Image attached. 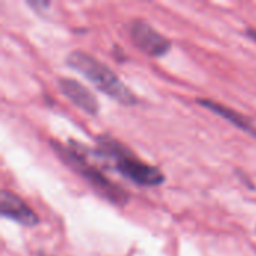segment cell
<instances>
[{
  "label": "cell",
  "mask_w": 256,
  "mask_h": 256,
  "mask_svg": "<svg viewBox=\"0 0 256 256\" xmlns=\"http://www.w3.org/2000/svg\"><path fill=\"white\" fill-rule=\"evenodd\" d=\"M98 156L112 162L117 172H120L128 180L134 182L138 186L156 188L164 184V172L147 162H142L134 152H130L123 142L114 140L110 135L98 136Z\"/></svg>",
  "instance_id": "1"
},
{
  "label": "cell",
  "mask_w": 256,
  "mask_h": 256,
  "mask_svg": "<svg viewBox=\"0 0 256 256\" xmlns=\"http://www.w3.org/2000/svg\"><path fill=\"white\" fill-rule=\"evenodd\" d=\"M69 144L70 146H63L60 142L51 141V147L57 153L58 159H62L78 176H81L99 196L105 198L114 206H126L130 200L129 194L122 186L111 182L100 170L92 165L86 156V152L76 142L69 141Z\"/></svg>",
  "instance_id": "2"
},
{
  "label": "cell",
  "mask_w": 256,
  "mask_h": 256,
  "mask_svg": "<svg viewBox=\"0 0 256 256\" xmlns=\"http://www.w3.org/2000/svg\"><path fill=\"white\" fill-rule=\"evenodd\" d=\"M66 64L86 76L92 84L96 86L99 92L110 96L112 100L124 106H134L138 102L136 96L128 88V86L105 63H102L92 54L75 50L68 54Z\"/></svg>",
  "instance_id": "3"
},
{
  "label": "cell",
  "mask_w": 256,
  "mask_h": 256,
  "mask_svg": "<svg viewBox=\"0 0 256 256\" xmlns=\"http://www.w3.org/2000/svg\"><path fill=\"white\" fill-rule=\"evenodd\" d=\"M129 34L135 46L150 57H164L171 50V40L142 18H135L130 21Z\"/></svg>",
  "instance_id": "4"
},
{
  "label": "cell",
  "mask_w": 256,
  "mask_h": 256,
  "mask_svg": "<svg viewBox=\"0 0 256 256\" xmlns=\"http://www.w3.org/2000/svg\"><path fill=\"white\" fill-rule=\"evenodd\" d=\"M57 84L63 96L68 100H70L75 106H78L81 111L92 117H96L99 114V102L86 86L72 78H58Z\"/></svg>",
  "instance_id": "5"
},
{
  "label": "cell",
  "mask_w": 256,
  "mask_h": 256,
  "mask_svg": "<svg viewBox=\"0 0 256 256\" xmlns=\"http://www.w3.org/2000/svg\"><path fill=\"white\" fill-rule=\"evenodd\" d=\"M0 214L28 228L39 224L38 214L18 195L9 190H2L0 194Z\"/></svg>",
  "instance_id": "6"
},
{
  "label": "cell",
  "mask_w": 256,
  "mask_h": 256,
  "mask_svg": "<svg viewBox=\"0 0 256 256\" xmlns=\"http://www.w3.org/2000/svg\"><path fill=\"white\" fill-rule=\"evenodd\" d=\"M196 102H198L201 106H204L206 110H208V111L218 114L219 117L225 118L226 122H230V123L234 124L236 128L244 130V132L249 134V135L256 136V128L252 124V120H249V118L244 117L243 114L237 112L236 110H232V108H230V106H225V105H222V104H219V102H216V100H210V99H196Z\"/></svg>",
  "instance_id": "7"
},
{
  "label": "cell",
  "mask_w": 256,
  "mask_h": 256,
  "mask_svg": "<svg viewBox=\"0 0 256 256\" xmlns=\"http://www.w3.org/2000/svg\"><path fill=\"white\" fill-rule=\"evenodd\" d=\"M27 4H28L30 8H33L36 12H40V8L48 9V8L51 6V3H50V2H40V0H36V2H27Z\"/></svg>",
  "instance_id": "8"
},
{
  "label": "cell",
  "mask_w": 256,
  "mask_h": 256,
  "mask_svg": "<svg viewBox=\"0 0 256 256\" xmlns=\"http://www.w3.org/2000/svg\"><path fill=\"white\" fill-rule=\"evenodd\" d=\"M246 34H248V36H249L252 40H255L256 42V30L255 28H248V30H246Z\"/></svg>",
  "instance_id": "9"
},
{
  "label": "cell",
  "mask_w": 256,
  "mask_h": 256,
  "mask_svg": "<svg viewBox=\"0 0 256 256\" xmlns=\"http://www.w3.org/2000/svg\"><path fill=\"white\" fill-rule=\"evenodd\" d=\"M39 256H44V255H39Z\"/></svg>",
  "instance_id": "10"
}]
</instances>
